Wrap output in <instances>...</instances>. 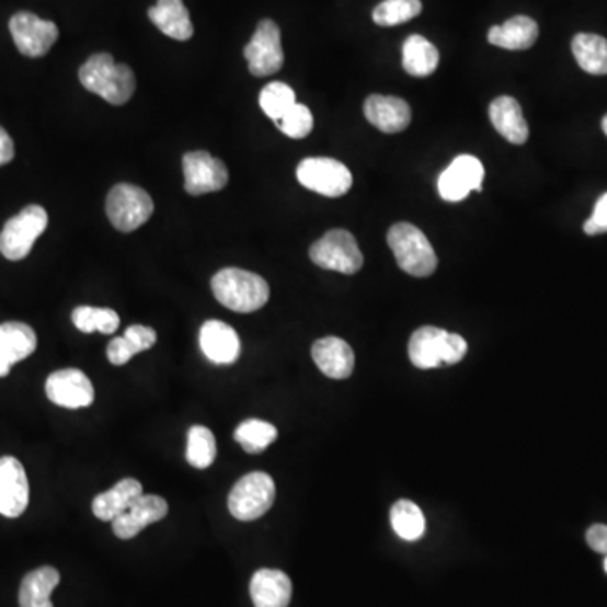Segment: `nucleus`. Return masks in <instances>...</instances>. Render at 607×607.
<instances>
[{
  "mask_svg": "<svg viewBox=\"0 0 607 607\" xmlns=\"http://www.w3.org/2000/svg\"><path fill=\"white\" fill-rule=\"evenodd\" d=\"M9 30L15 48L27 58L48 55L59 36L58 26L53 21L37 18L33 12L23 11L12 15Z\"/></svg>",
  "mask_w": 607,
  "mask_h": 607,
  "instance_id": "9d476101",
  "label": "nucleus"
},
{
  "mask_svg": "<svg viewBox=\"0 0 607 607\" xmlns=\"http://www.w3.org/2000/svg\"><path fill=\"white\" fill-rule=\"evenodd\" d=\"M73 324L81 333L90 334L99 333L114 334L121 327V318L114 309L108 308H92V306H80L75 309Z\"/></svg>",
  "mask_w": 607,
  "mask_h": 607,
  "instance_id": "c756f323",
  "label": "nucleus"
},
{
  "mask_svg": "<svg viewBox=\"0 0 607 607\" xmlns=\"http://www.w3.org/2000/svg\"><path fill=\"white\" fill-rule=\"evenodd\" d=\"M169 506L164 497L156 494H142L137 497L127 512L114 519V534L122 540L137 537L144 528L161 522L168 515Z\"/></svg>",
  "mask_w": 607,
  "mask_h": 607,
  "instance_id": "2eb2a0df",
  "label": "nucleus"
},
{
  "mask_svg": "<svg viewBox=\"0 0 607 607\" xmlns=\"http://www.w3.org/2000/svg\"><path fill=\"white\" fill-rule=\"evenodd\" d=\"M363 112L368 122L385 134L402 133L412 121L409 103L399 96H368Z\"/></svg>",
  "mask_w": 607,
  "mask_h": 607,
  "instance_id": "f3484780",
  "label": "nucleus"
},
{
  "mask_svg": "<svg viewBox=\"0 0 607 607\" xmlns=\"http://www.w3.org/2000/svg\"><path fill=\"white\" fill-rule=\"evenodd\" d=\"M186 459L196 469H208L215 462V436L205 425H193L187 432Z\"/></svg>",
  "mask_w": 607,
  "mask_h": 607,
  "instance_id": "2f4dec72",
  "label": "nucleus"
},
{
  "mask_svg": "<svg viewBox=\"0 0 607 607\" xmlns=\"http://www.w3.org/2000/svg\"><path fill=\"white\" fill-rule=\"evenodd\" d=\"M490 118L500 136L515 146H524L530 136L522 106L513 96H497L490 105Z\"/></svg>",
  "mask_w": 607,
  "mask_h": 607,
  "instance_id": "aec40b11",
  "label": "nucleus"
},
{
  "mask_svg": "<svg viewBox=\"0 0 607 607\" xmlns=\"http://www.w3.org/2000/svg\"><path fill=\"white\" fill-rule=\"evenodd\" d=\"M603 130H604V134H606L607 136V115L606 117L603 118Z\"/></svg>",
  "mask_w": 607,
  "mask_h": 607,
  "instance_id": "37998d69",
  "label": "nucleus"
},
{
  "mask_svg": "<svg viewBox=\"0 0 607 607\" xmlns=\"http://www.w3.org/2000/svg\"><path fill=\"white\" fill-rule=\"evenodd\" d=\"M277 428L268 422L250 419L238 425L234 431V440L243 447L245 453L260 454L277 439Z\"/></svg>",
  "mask_w": 607,
  "mask_h": 607,
  "instance_id": "7c9ffc66",
  "label": "nucleus"
},
{
  "mask_svg": "<svg viewBox=\"0 0 607 607\" xmlns=\"http://www.w3.org/2000/svg\"><path fill=\"white\" fill-rule=\"evenodd\" d=\"M136 355H139V353H137L133 343L125 336L115 337V340H112L111 344H108V348H106V356L111 359L112 365L115 366L125 365V363L130 362Z\"/></svg>",
  "mask_w": 607,
  "mask_h": 607,
  "instance_id": "e433bc0d",
  "label": "nucleus"
},
{
  "mask_svg": "<svg viewBox=\"0 0 607 607\" xmlns=\"http://www.w3.org/2000/svg\"><path fill=\"white\" fill-rule=\"evenodd\" d=\"M211 289L225 308L243 314L264 308L271 297L265 278L243 268L228 267L218 272L213 277Z\"/></svg>",
  "mask_w": 607,
  "mask_h": 607,
  "instance_id": "f03ea898",
  "label": "nucleus"
},
{
  "mask_svg": "<svg viewBox=\"0 0 607 607\" xmlns=\"http://www.w3.org/2000/svg\"><path fill=\"white\" fill-rule=\"evenodd\" d=\"M147 14L152 24L171 39L187 41L193 37V23L183 0H158V4L152 5Z\"/></svg>",
  "mask_w": 607,
  "mask_h": 607,
  "instance_id": "412c9836",
  "label": "nucleus"
},
{
  "mask_svg": "<svg viewBox=\"0 0 607 607\" xmlns=\"http://www.w3.org/2000/svg\"><path fill=\"white\" fill-rule=\"evenodd\" d=\"M250 596L255 607H287L293 597V582L282 571L260 569L250 582Z\"/></svg>",
  "mask_w": 607,
  "mask_h": 607,
  "instance_id": "6ab92c4d",
  "label": "nucleus"
},
{
  "mask_svg": "<svg viewBox=\"0 0 607 607\" xmlns=\"http://www.w3.org/2000/svg\"><path fill=\"white\" fill-rule=\"evenodd\" d=\"M483 180L484 168L480 159L474 156H459L440 174V198L449 203L462 202L471 191H481Z\"/></svg>",
  "mask_w": 607,
  "mask_h": 607,
  "instance_id": "ddd939ff",
  "label": "nucleus"
},
{
  "mask_svg": "<svg viewBox=\"0 0 607 607\" xmlns=\"http://www.w3.org/2000/svg\"><path fill=\"white\" fill-rule=\"evenodd\" d=\"M274 500L275 483L271 476L262 471L249 472L231 490L228 509L240 522H253L272 508Z\"/></svg>",
  "mask_w": 607,
  "mask_h": 607,
  "instance_id": "39448f33",
  "label": "nucleus"
},
{
  "mask_svg": "<svg viewBox=\"0 0 607 607\" xmlns=\"http://www.w3.org/2000/svg\"><path fill=\"white\" fill-rule=\"evenodd\" d=\"M297 180L306 190L327 198H341L353 186L352 171L343 162L330 158H308L297 168Z\"/></svg>",
  "mask_w": 607,
  "mask_h": 607,
  "instance_id": "6e6552de",
  "label": "nucleus"
},
{
  "mask_svg": "<svg viewBox=\"0 0 607 607\" xmlns=\"http://www.w3.org/2000/svg\"><path fill=\"white\" fill-rule=\"evenodd\" d=\"M587 543L597 553L607 556V527L606 525H593L587 531Z\"/></svg>",
  "mask_w": 607,
  "mask_h": 607,
  "instance_id": "ea45409f",
  "label": "nucleus"
},
{
  "mask_svg": "<svg viewBox=\"0 0 607 607\" xmlns=\"http://www.w3.org/2000/svg\"><path fill=\"white\" fill-rule=\"evenodd\" d=\"M402 62L403 70L410 77H431L439 67V51H437L436 46L432 45L431 41L414 34L403 43Z\"/></svg>",
  "mask_w": 607,
  "mask_h": 607,
  "instance_id": "a878e982",
  "label": "nucleus"
},
{
  "mask_svg": "<svg viewBox=\"0 0 607 607\" xmlns=\"http://www.w3.org/2000/svg\"><path fill=\"white\" fill-rule=\"evenodd\" d=\"M312 358L319 370L334 380H344L355 370V353L341 337L328 336L316 341Z\"/></svg>",
  "mask_w": 607,
  "mask_h": 607,
  "instance_id": "a211bd4d",
  "label": "nucleus"
},
{
  "mask_svg": "<svg viewBox=\"0 0 607 607\" xmlns=\"http://www.w3.org/2000/svg\"><path fill=\"white\" fill-rule=\"evenodd\" d=\"M81 84L112 105H124L136 92V75L124 62H115L108 53L90 56L78 71Z\"/></svg>",
  "mask_w": 607,
  "mask_h": 607,
  "instance_id": "f257e3e1",
  "label": "nucleus"
},
{
  "mask_svg": "<svg viewBox=\"0 0 607 607\" xmlns=\"http://www.w3.org/2000/svg\"><path fill=\"white\" fill-rule=\"evenodd\" d=\"M124 336L133 343L137 353L147 352V350L152 348L156 341H158V333H156L152 328L140 327V324H134V327L127 328Z\"/></svg>",
  "mask_w": 607,
  "mask_h": 607,
  "instance_id": "c9c22d12",
  "label": "nucleus"
},
{
  "mask_svg": "<svg viewBox=\"0 0 607 607\" xmlns=\"http://www.w3.org/2000/svg\"><path fill=\"white\" fill-rule=\"evenodd\" d=\"M14 159V142L5 128L0 127V165L9 164Z\"/></svg>",
  "mask_w": 607,
  "mask_h": 607,
  "instance_id": "a19ab883",
  "label": "nucleus"
},
{
  "mask_svg": "<svg viewBox=\"0 0 607 607\" xmlns=\"http://www.w3.org/2000/svg\"><path fill=\"white\" fill-rule=\"evenodd\" d=\"M393 530L402 540L415 541L424 535L425 516L415 503L400 500L390 512Z\"/></svg>",
  "mask_w": 607,
  "mask_h": 607,
  "instance_id": "c85d7f7f",
  "label": "nucleus"
},
{
  "mask_svg": "<svg viewBox=\"0 0 607 607\" xmlns=\"http://www.w3.org/2000/svg\"><path fill=\"white\" fill-rule=\"evenodd\" d=\"M154 213V202L142 187L122 183L112 187L106 198V216L115 230L130 233L149 221Z\"/></svg>",
  "mask_w": 607,
  "mask_h": 607,
  "instance_id": "20e7f679",
  "label": "nucleus"
},
{
  "mask_svg": "<svg viewBox=\"0 0 607 607\" xmlns=\"http://www.w3.org/2000/svg\"><path fill=\"white\" fill-rule=\"evenodd\" d=\"M30 505V481L24 466L12 456L0 458V515L18 518Z\"/></svg>",
  "mask_w": 607,
  "mask_h": 607,
  "instance_id": "4468645a",
  "label": "nucleus"
},
{
  "mask_svg": "<svg viewBox=\"0 0 607 607\" xmlns=\"http://www.w3.org/2000/svg\"><path fill=\"white\" fill-rule=\"evenodd\" d=\"M59 584V572L55 568H41L23 579L19 589V606L53 607L51 594Z\"/></svg>",
  "mask_w": 607,
  "mask_h": 607,
  "instance_id": "bb28decb",
  "label": "nucleus"
},
{
  "mask_svg": "<svg viewBox=\"0 0 607 607\" xmlns=\"http://www.w3.org/2000/svg\"><path fill=\"white\" fill-rule=\"evenodd\" d=\"M199 346L206 358L215 365H233L242 353V343L237 331L216 319L203 324L199 330Z\"/></svg>",
  "mask_w": 607,
  "mask_h": 607,
  "instance_id": "dca6fc26",
  "label": "nucleus"
},
{
  "mask_svg": "<svg viewBox=\"0 0 607 607\" xmlns=\"http://www.w3.org/2000/svg\"><path fill=\"white\" fill-rule=\"evenodd\" d=\"M277 127L282 133L286 134L290 139H304L312 133L314 128V117H312L311 111L302 103H296V105L287 112L284 117L278 118Z\"/></svg>",
  "mask_w": 607,
  "mask_h": 607,
  "instance_id": "f704fd0d",
  "label": "nucleus"
},
{
  "mask_svg": "<svg viewBox=\"0 0 607 607\" xmlns=\"http://www.w3.org/2000/svg\"><path fill=\"white\" fill-rule=\"evenodd\" d=\"M37 337L33 328L24 322H4L0 324V356L15 365L36 352Z\"/></svg>",
  "mask_w": 607,
  "mask_h": 607,
  "instance_id": "393cba45",
  "label": "nucleus"
},
{
  "mask_svg": "<svg viewBox=\"0 0 607 607\" xmlns=\"http://www.w3.org/2000/svg\"><path fill=\"white\" fill-rule=\"evenodd\" d=\"M604 571H606V574H607V556H606V560H604Z\"/></svg>",
  "mask_w": 607,
  "mask_h": 607,
  "instance_id": "c03bdc74",
  "label": "nucleus"
},
{
  "mask_svg": "<svg viewBox=\"0 0 607 607\" xmlns=\"http://www.w3.org/2000/svg\"><path fill=\"white\" fill-rule=\"evenodd\" d=\"M309 256L318 267L340 274L353 275L363 267V253L356 238L350 231H328L309 250Z\"/></svg>",
  "mask_w": 607,
  "mask_h": 607,
  "instance_id": "0eeeda50",
  "label": "nucleus"
},
{
  "mask_svg": "<svg viewBox=\"0 0 607 607\" xmlns=\"http://www.w3.org/2000/svg\"><path fill=\"white\" fill-rule=\"evenodd\" d=\"M421 12V0H383L374 11V21L378 26H399L417 18Z\"/></svg>",
  "mask_w": 607,
  "mask_h": 607,
  "instance_id": "72a5a7b5",
  "label": "nucleus"
},
{
  "mask_svg": "<svg viewBox=\"0 0 607 607\" xmlns=\"http://www.w3.org/2000/svg\"><path fill=\"white\" fill-rule=\"evenodd\" d=\"M139 496H142V484L134 478H125L111 491L95 496L92 503L93 515L103 522H114L118 515L127 512Z\"/></svg>",
  "mask_w": 607,
  "mask_h": 607,
  "instance_id": "b1692460",
  "label": "nucleus"
},
{
  "mask_svg": "<svg viewBox=\"0 0 607 607\" xmlns=\"http://www.w3.org/2000/svg\"><path fill=\"white\" fill-rule=\"evenodd\" d=\"M575 61L585 73L607 75V39L597 34H577L572 41Z\"/></svg>",
  "mask_w": 607,
  "mask_h": 607,
  "instance_id": "cd10ccee",
  "label": "nucleus"
},
{
  "mask_svg": "<svg viewBox=\"0 0 607 607\" xmlns=\"http://www.w3.org/2000/svg\"><path fill=\"white\" fill-rule=\"evenodd\" d=\"M48 227V213L43 206L31 205L4 225L0 233V253L12 262L26 259L34 242Z\"/></svg>",
  "mask_w": 607,
  "mask_h": 607,
  "instance_id": "423d86ee",
  "label": "nucleus"
},
{
  "mask_svg": "<svg viewBox=\"0 0 607 607\" xmlns=\"http://www.w3.org/2000/svg\"><path fill=\"white\" fill-rule=\"evenodd\" d=\"M584 231L587 234L607 233V193L597 199L593 216L584 224Z\"/></svg>",
  "mask_w": 607,
  "mask_h": 607,
  "instance_id": "58836bf2",
  "label": "nucleus"
},
{
  "mask_svg": "<svg viewBox=\"0 0 607 607\" xmlns=\"http://www.w3.org/2000/svg\"><path fill=\"white\" fill-rule=\"evenodd\" d=\"M243 55L249 61V70L253 77H271L282 70L284 49H282L280 30L272 19L260 21Z\"/></svg>",
  "mask_w": 607,
  "mask_h": 607,
  "instance_id": "1a4fd4ad",
  "label": "nucleus"
},
{
  "mask_svg": "<svg viewBox=\"0 0 607 607\" xmlns=\"http://www.w3.org/2000/svg\"><path fill=\"white\" fill-rule=\"evenodd\" d=\"M468 353V343L459 334L447 333L446 343H444V365H456L461 362Z\"/></svg>",
  "mask_w": 607,
  "mask_h": 607,
  "instance_id": "4c0bfd02",
  "label": "nucleus"
},
{
  "mask_svg": "<svg viewBox=\"0 0 607 607\" xmlns=\"http://www.w3.org/2000/svg\"><path fill=\"white\" fill-rule=\"evenodd\" d=\"M538 39V26L527 15H515L502 26H493L488 33V41L497 48L508 51H524L531 48Z\"/></svg>",
  "mask_w": 607,
  "mask_h": 607,
  "instance_id": "4be33fe9",
  "label": "nucleus"
},
{
  "mask_svg": "<svg viewBox=\"0 0 607 607\" xmlns=\"http://www.w3.org/2000/svg\"><path fill=\"white\" fill-rule=\"evenodd\" d=\"M184 190L191 196L216 193L228 184V169L205 150L187 152L183 158Z\"/></svg>",
  "mask_w": 607,
  "mask_h": 607,
  "instance_id": "9b49d317",
  "label": "nucleus"
},
{
  "mask_svg": "<svg viewBox=\"0 0 607 607\" xmlns=\"http://www.w3.org/2000/svg\"><path fill=\"white\" fill-rule=\"evenodd\" d=\"M12 366L9 365L8 362H5L2 356H0V378L8 377L9 371H11Z\"/></svg>",
  "mask_w": 607,
  "mask_h": 607,
  "instance_id": "79ce46f5",
  "label": "nucleus"
},
{
  "mask_svg": "<svg viewBox=\"0 0 607 607\" xmlns=\"http://www.w3.org/2000/svg\"><path fill=\"white\" fill-rule=\"evenodd\" d=\"M388 247L396 255L397 264L414 277H428L437 268V255L424 231L410 224L393 225L387 234Z\"/></svg>",
  "mask_w": 607,
  "mask_h": 607,
  "instance_id": "7ed1b4c3",
  "label": "nucleus"
},
{
  "mask_svg": "<svg viewBox=\"0 0 607 607\" xmlns=\"http://www.w3.org/2000/svg\"><path fill=\"white\" fill-rule=\"evenodd\" d=\"M447 331L439 328L424 327L410 337L409 356L412 365L419 370H432L443 366L444 343Z\"/></svg>",
  "mask_w": 607,
  "mask_h": 607,
  "instance_id": "5701e85b",
  "label": "nucleus"
},
{
  "mask_svg": "<svg viewBox=\"0 0 607 607\" xmlns=\"http://www.w3.org/2000/svg\"><path fill=\"white\" fill-rule=\"evenodd\" d=\"M46 396L55 405L75 410L92 405L95 390L83 371L68 368L49 375L46 380Z\"/></svg>",
  "mask_w": 607,
  "mask_h": 607,
  "instance_id": "f8f14e48",
  "label": "nucleus"
},
{
  "mask_svg": "<svg viewBox=\"0 0 607 607\" xmlns=\"http://www.w3.org/2000/svg\"><path fill=\"white\" fill-rule=\"evenodd\" d=\"M259 102L260 108L274 122L284 117L297 103L294 90L290 89L289 84L282 83V81H274V83L264 87V90L260 92Z\"/></svg>",
  "mask_w": 607,
  "mask_h": 607,
  "instance_id": "473e14b6",
  "label": "nucleus"
}]
</instances>
